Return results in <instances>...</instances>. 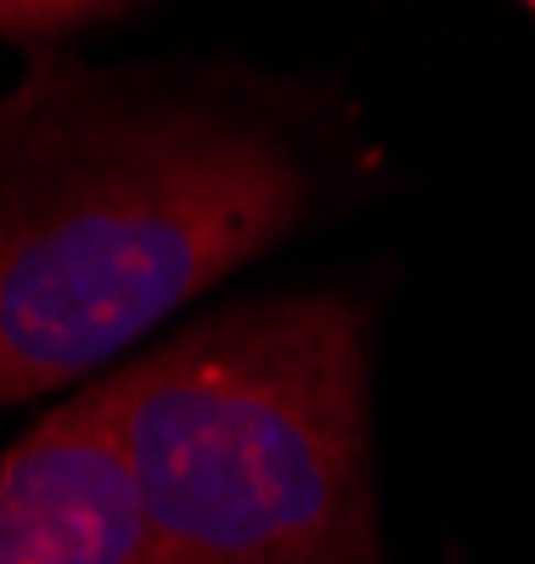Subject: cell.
I'll return each instance as SVG.
<instances>
[{
	"mask_svg": "<svg viewBox=\"0 0 535 564\" xmlns=\"http://www.w3.org/2000/svg\"><path fill=\"white\" fill-rule=\"evenodd\" d=\"M327 193L332 135L294 85L29 57L0 90V412L96 384Z\"/></svg>",
	"mask_w": 535,
	"mask_h": 564,
	"instance_id": "1",
	"label": "cell"
},
{
	"mask_svg": "<svg viewBox=\"0 0 535 564\" xmlns=\"http://www.w3.org/2000/svg\"><path fill=\"white\" fill-rule=\"evenodd\" d=\"M0 564H159L102 379L0 452Z\"/></svg>",
	"mask_w": 535,
	"mask_h": 564,
	"instance_id": "3",
	"label": "cell"
},
{
	"mask_svg": "<svg viewBox=\"0 0 535 564\" xmlns=\"http://www.w3.org/2000/svg\"><path fill=\"white\" fill-rule=\"evenodd\" d=\"M102 390L159 564H383L356 300L209 311L102 372Z\"/></svg>",
	"mask_w": 535,
	"mask_h": 564,
	"instance_id": "2",
	"label": "cell"
}]
</instances>
